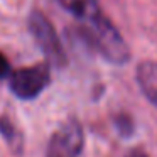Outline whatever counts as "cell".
<instances>
[{"mask_svg":"<svg viewBox=\"0 0 157 157\" xmlns=\"http://www.w3.org/2000/svg\"><path fill=\"white\" fill-rule=\"evenodd\" d=\"M49 64L41 63L15 71L10 76L9 88L17 98L32 100L44 91V88L49 85Z\"/></svg>","mask_w":157,"mask_h":157,"instance_id":"3957f363","label":"cell"},{"mask_svg":"<svg viewBox=\"0 0 157 157\" xmlns=\"http://www.w3.org/2000/svg\"><path fill=\"white\" fill-rule=\"evenodd\" d=\"M155 106H157V103H155Z\"/></svg>","mask_w":157,"mask_h":157,"instance_id":"7c38bea8","label":"cell"},{"mask_svg":"<svg viewBox=\"0 0 157 157\" xmlns=\"http://www.w3.org/2000/svg\"><path fill=\"white\" fill-rule=\"evenodd\" d=\"M0 132H2V135L5 137L7 140H12V137H14V125L10 123V120L7 118V117H2L0 118Z\"/></svg>","mask_w":157,"mask_h":157,"instance_id":"ba28073f","label":"cell"},{"mask_svg":"<svg viewBox=\"0 0 157 157\" xmlns=\"http://www.w3.org/2000/svg\"><path fill=\"white\" fill-rule=\"evenodd\" d=\"M58 140L61 144V147L64 149L66 155L68 157H76L79 152L83 150V144H85V139H83V130L79 127V123L76 120H69L63 130L59 132Z\"/></svg>","mask_w":157,"mask_h":157,"instance_id":"277c9868","label":"cell"},{"mask_svg":"<svg viewBox=\"0 0 157 157\" xmlns=\"http://www.w3.org/2000/svg\"><path fill=\"white\" fill-rule=\"evenodd\" d=\"M48 157H68V155H66V152H64V149H63L61 144H59L58 137H54V139L51 140V144H49Z\"/></svg>","mask_w":157,"mask_h":157,"instance_id":"52a82bcc","label":"cell"},{"mask_svg":"<svg viewBox=\"0 0 157 157\" xmlns=\"http://www.w3.org/2000/svg\"><path fill=\"white\" fill-rule=\"evenodd\" d=\"M137 81L144 95L152 101L157 103V63L154 61H144L137 68Z\"/></svg>","mask_w":157,"mask_h":157,"instance_id":"5b68a950","label":"cell"},{"mask_svg":"<svg viewBox=\"0 0 157 157\" xmlns=\"http://www.w3.org/2000/svg\"><path fill=\"white\" fill-rule=\"evenodd\" d=\"M83 37L112 64H125L130 59L128 46L125 44L123 37L117 27L101 14L96 12L93 17L85 21Z\"/></svg>","mask_w":157,"mask_h":157,"instance_id":"6da1fadb","label":"cell"},{"mask_svg":"<svg viewBox=\"0 0 157 157\" xmlns=\"http://www.w3.org/2000/svg\"><path fill=\"white\" fill-rule=\"evenodd\" d=\"M127 157H149V155L145 152H142V150H132Z\"/></svg>","mask_w":157,"mask_h":157,"instance_id":"8fae6325","label":"cell"},{"mask_svg":"<svg viewBox=\"0 0 157 157\" xmlns=\"http://www.w3.org/2000/svg\"><path fill=\"white\" fill-rule=\"evenodd\" d=\"M9 75H10V63L0 52V79H5Z\"/></svg>","mask_w":157,"mask_h":157,"instance_id":"9c48e42d","label":"cell"},{"mask_svg":"<svg viewBox=\"0 0 157 157\" xmlns=\"http://www.w3.org/2000/svg\"><path fill=\"white\" fill-rule=\"evenodd\" d=\"M56 2L79 21H88L96 12H100L96 0H56Z\"/></svg>","mask_w":157,"mask_h":157,"instance_id":"8992f818","label":"cell"},{"mask_svg":"<svg viewBox=\"0 0 157 157\" xmlns=\"http://www.w3.org/2000/svg\"><path fill=\"white\" fill-rule=\"evenodd\" d=\"M117 127H118V128H122L123 133H130V130H132V123L128 122V118H127V117H123V122H120V120L117 118Z\"/></svg>","mask_w":157,"mask_h":157,"instance_id":"30bf717a","label":"cell"},{"mask_svg":"<svg viewBox=\"0 0 157 157\" xmlns=\"http://www.w3.org/2000/svg\"><path fill=\"white\" fill-rule=\"evenodd\" d=\"M27 25L36 44L39 46L42 54L46 56L49 64L56 66V68H64L66 63H68V58H66V52L63 49L58 34H56V29L52 27L49 19L42 15L39 10H32L29 14Z\"/></svg>","mask_w":157,"mask_h":157,"instance_id":"7a4b0ae2","label":"cell"}]
</instances>
